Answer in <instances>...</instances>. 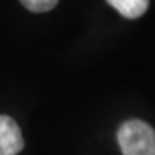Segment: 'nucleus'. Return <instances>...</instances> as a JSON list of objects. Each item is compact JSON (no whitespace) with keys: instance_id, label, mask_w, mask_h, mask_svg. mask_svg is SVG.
<instances>
[{"instance_id":"20e7f679","label":"nucleus","mask_w":155,"mask_h":155,"mask_svg":"<svg viewBox=\"0 0 155 155\" xmlns=\"http://www.w3.org/2000/svg\"><path fill=\"white\" fill-rule=\"evenodd\" d=\"M59 0H21V3L32 13H45L52 10Z\"/></svg>"},{"instance_id":"7ed1b4c3","label":"nucleus","mask_w":155,"mask_h":155,"mask_svg":"<svg viewBox=\"0 0 155 155\" xmlns=\"http://www.w3.org/2000/svg\"><path fill=\"white\" fill-rule=\"evenodd\" d=\"M106 2L127 19H136L143 16L149 6V0H106Z\"/></svg>"},{"instance_id":"f257e3e1","label":"nucleus","mask_w":155,"mask_h":155,"mask_svg":"<svg viewBox=\"0 0 155 155\" xmlns=\"http://www.w3.org/2000/svg\"><path fill=\"white\" fill-rule=\"evenodd\" d=\"M124 155H155V130L143 120H127L117 131Z\"/></svg>"},{"instance_id":"f03ea898","label":"nucleus","mask_w":155,"mask_h":155,"mask_svg":"<svg viewBox=\"0 0 155 155\" xmlns=\"http://www.w3.org/2000/svg\"><path fill=\"white\" fill-rule=\"evenodd\" d=\"M24 149L19 125L10 116L0 114V155H18Z\"/></svg>"}]
</instances>
